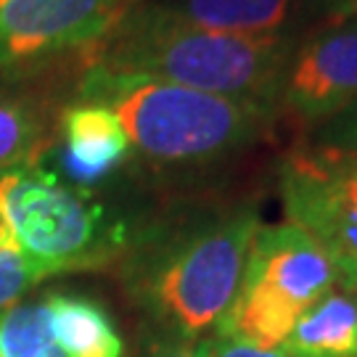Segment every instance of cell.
I'll use <instances>...</instances> for the list:
<instances>
[{
  "instance_id": "d6986e66",
  "label": "cell",
  "mask_w": 357,
  "mask_h": 357,
  "mask_svg": "<svg viewBox=\"0 0 357 357\" xmlns=\"http://www.w3.org/2000/svg\"><path fill=\"white\" fill-rule=\"evenodd\" d=\"M45 357H64V352H61V349H59V347H53L51 352H48V355Z\"/></svg>"
},
{
  "instance_id": "e0dca14e",
  "label": "cell",
  "mask_w": 357,
  "mask_h": 357,
  "mask_svg": "<svg viewBox=\"0 0 357 357\" xmlns=\"http://www.w3.org/2000/svg\"><path fill=\"white\" fill-rule=\"evenodd\" d=\"M151 357H199V352H196V342H180V339H169L167 344L156 347Z\"/></svg>"
},
{
  "instance_id": "ba28073f",
  "label": "cell",
  "mask_w": 357,
  "mask_h": 357,
  "mask_svg": "<svg viewBox=\"0 0 357 357\" xmlns=\"http://www.w3.org/2000/svg\"><path fill=\"white\" fill-rule=\"evenodd\" d=\"M278 101L302 119H323L357 101V26L307 40L289 61Z\"/></svg>"
},
{
  "instance_id": "ffe728a7",
  "label": "cell",
  "mask_w": 357,
  "mask_h": 357,
  "mask_svg": "<svg viewBox=\"0 0 357 357\" xmlns=\"http://www.w3.org/2000/svg\"><path fill=\"white\" fill-rule=\"evenodd\" d=\"M125 3H130V0H125Z\"/></svg>"
},
{
  "instance_id": "8fae6325",
  "label": "cell",
  "mask_w": 357,
  "mask_h": 357,
  "mask_svg": "<svg viewBox=\"0 0 357 357\" xmlns=\"http://www.w3.org/2000/svg\"><path fill=\"white\" fill-rule=\"evenodd\" d=\"M281 349L294 357H357L355 289H331L296 320Z\"/></svg>"
},
{
  "instance_id": "ac0fdd59",
  "label": "cell",
  "mask_w": 357,
  "mask_h": 357,
  "mask_svg": "<svg viewBox=\"0 0 357 357\" xmlns=\"http://www.w3.org/2000/svg\"><path fill=\"white\" fill-rule=\"evenodd\" d=\"M342 283H344V286H349V289H355V291H357V268L352 270V273H347V275H342Z\"/></svg>"
},
{
  "instance_id": "7a4b0ae2",
  "label": "cell",
  "mask_w": 357,
  "mask_h": 357,
  "mask_svg": "<svg viewBox=\"0 0 357 357\" xmlns=\"http://www.w3.org/2000/svg\"><path fill=\"white\" fill-rule=\"evenodd\" d=\"M82 101L109 106L130 146L156 165H206L255 141L268 106L156 79H119L90 72Z\"/></svg>"
},
{
  "instance_id": "9a60e30c",
  "label": "cell",
  "mask_w": 357,
  "mask_h": 357,
  "mask_svg": "<svg viewBox=\"0 0 357 357\" xmlns=\"http://www.w3.org/2000/svg\"><path fill=\"white\" fill-rule=\"evenodd\" d=\"M35 283L19 249L0 255V312L16 305V299Z\"/></svg>"
},
{
  "instance_id": "52a82bcc",
  "label": "cell",
  "mask_w": 357,
  "mask_h": 357,
  "mask_svg": "<svg viewBox=\"0 0 357 357\" xmlns=\"http://www.w3.org/2000/svg\"><path fill=\"white\" fill-rule=\"evenodd\" d=\"M125 8V0H0V69L98 45Z\"/></svg>"
},
{
  "instance_id": "8992f818",
  "label": "cell",
  "mask_w": 357,
  "mask_h": 357,
  "mask_svg": "<svg viewBox=\"0 0 357 357\" xmlns=\"http://www.w3.org/2000/svg\"><path fill=\"white\" fill-rule=\"evenodd\" d=\"M289 222L307 230L333 257L339 273L357 268V151H294L281 165Z\"/></svg>"
},
{
  "instance_id": "6da1fadb",
  "label": "cell",
  "mask_w": 357,
  "mask_h": 357,
  "mask_svg": "<svg viewBox=\"0 0 357 357\" xmlns=\"http://www.w3.org/2000/svg\"><path fill=\"white\" fill-rule=\"evenodd\" d=\"M281 35H225L193 29L162 8L125 13L101 40L90 72L119 79H156L268 106L289 66Z\"/></svg>"
},
{
  "instance_id": "9c48e42d",
  "label": "cell",
  "mask_w": 357,
  "mask_h": 357,
  "mask_svg": "<svg viewBox=\"0 0 357 357\" xmlns=\"http://www.w3.org/2000/svg\"><path fill=\"white\" fill-rule=\"evenodd\" d=\"M61 167L77 188H88L114 172L130 156V138L119 116L103 103L79 101L61 114Z\"/></svg>"
},
{
  "instance_id": "5bb4252c",
  "label": "cell",
  "mask_w": 357,
  "mask_h": 357,
  "mask_svg": "<svg viewBox=\"0 0 357 357\" xmlns=\"http://www.w3.org/2000/svg\"><path fill=\"white\" fill-rule=\"evenodd\" d=\"M56 342L43 302L13 305L0 312V357H45Z\"/></svg>"
},
{
  "instance_id": "5b68a950",
  "label": "cell",
  "mask_w": 357,
  "mask_h": 357,
  "mask_svg": "<svg viewBox=\"0 0 357 357\" xmlns=\"http://www.w3.org/2000/svg\"><path fill=\"white\" fill-rule=\"evenodd\" d=\"M342 281L339 265L294 222L259 225L230 310L215 336L278 349L296 320Z\"/></svg>"
},
{
  "instance_id": "7c38bea8",
  "label": "cell",
  "mask_w": 357,
  "mask_h": 357,
  "mask_svg": "<svg viewBox=\"0 0 357 357\" xmlns=\"http://www.w3.org/2000/svg\"><path fill=\"white\" fill-rule=\"evenodd\" d=\"M291 0H175L162 11L175 22L225 35H275Z\"/></svg>"
},
{
  "instance_id": "4fadbf2b",
  "label": "cell",
  "mask_w": 357,
  "mask_h": 357,
  "mask_svg": "<svg viewBox=\"0 0 357 357\" xmlns=\"http://www.w3.org/2000/svg\"><path fill=\"white\" fill-rule=\"evenodd\" d=\"M43 149V122L35 106L0 85V175L32 167Z\"/></svg>"
},
{
  "instance_id": "2e32d148",
  "label": "cell",
  "mask_w": 357,
  "mask_h": 357,
  "mask_svg": "<svg viewBox=\"0 0 357 357\" xmlns=\"http://www.w3.org/2000/svg\"><path fill=\"white\" fill-rule=\"evenodd\" d=\"M199 357H294L286 349H262V347L246 344L238 339L228 336H206L202 342H196Z\"/></svg>"
},
{
  "instance_id": "277c9868",
  "label": "cell",
  "mask_w": 357,
  "mask_h": 357,
  "mask_svg": "<svg viewBox=\"0 0 357 357\" xmlns=\"http://www.w3.org/2000/svg\"><path fill=\"white\" fill-rule=\"evenodd\" d=\"M0 215L6 217L35 283L101 268L122 249V228L85 188L66 185L43 167L0 175Z\"/></svg>"
},
{
  "instance_id": "3957f363",
  "label": "cell",
  "mask_w": 357,
  "mask_h": 357,
  "mask_svg": "<svg viewBox=\"0 0 357 357\" xmlns=\"http://www.w3.org/2000/svg\"><path fill=\"white\" fill-rule=\"evenodd\" d=\"M259 220L238 212L172 241L143 270L141 296L153 318L180 342L215 336L246 268Z\"/></svg>"
},
{
  "instance_id": "30bf717a",
  "label": "cell",
  "mask_w": 357,
  "mask_h": 357,
  "mask_svg": "<svg viewBox=\"0 0 357 357\" xmlns=\"http://www.w3.org/2000/svg\"><path fill=\"white\" fill-rule=\"evenodd\" d=\"M51 333L64 357H122L125 342L109 310L85 294L53 291L43 299Z\"/></svg>"
}]
</instances>
